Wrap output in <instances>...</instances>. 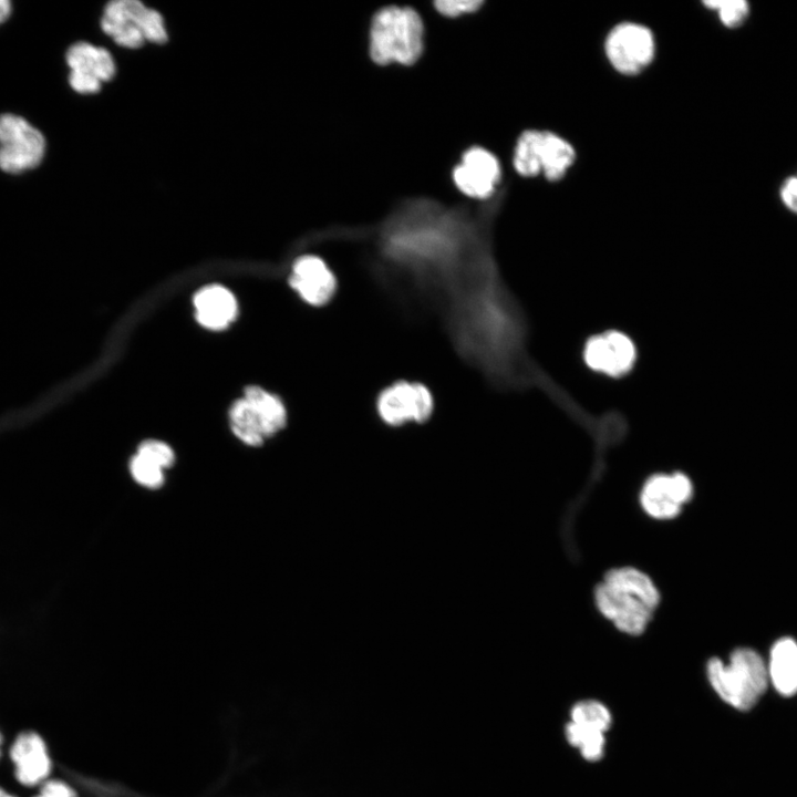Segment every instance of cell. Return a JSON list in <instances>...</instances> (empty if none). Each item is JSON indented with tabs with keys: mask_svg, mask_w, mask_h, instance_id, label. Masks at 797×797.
Segmentation results:
<instances>
[{
	"mask_svg": "<svg viewBox=\"0 0 797 797\" xmlns=\"http://www.w3.org/2000/svg\"><path fill=\"white\" fill-rule=\"evenodd\" d=\"M197 321L205 328H226L237 315V302L232 293L221 286H207L195 298Z\"/></svg>",
	"mask_w": 797,
	"mask_h": 797,
	"instance_id": "cell-15",
	"label": "cell"
},
{
	"mask_svg": "<svg viewBox=\"0 0 797 797\" xmlns=\"http://www.w3.org/2000/svg\"><path fill=\"white\" fill-rule=\"evenodd\" d=\"M704 4L716 10L722 23L726 27L739 25L748 13V3L744 0H710Z\"/></svg>",
	"mask_w": 797,
	"mask_h": 797,
	"instance_id": "cell-22",
	"label": "cell"
},
{
	"mask_svg": "<svg viewBox=\"0 0 797 797\" xmlns=\"http://www.w3.org/2000/svg\"><path fill=\"white\" fill-rule=\"evenodd\" d=\"M424 25L412 8L389 6L373 17L370 29V55L380 64L415 63L423 52Z\"/></svg>",
	"mask_w": 797,
	"mask_h": 797,
	"instance_id": "cell-3",
	"label": "cell"
},
{
	"mask_svg": "<svg viewBox=\"0 0 797 797\" xmlns=\"http://www.w3.org/2000/svg\"><path fill=\"white\" fill-rule=\"evenodd\" d=\"M66 62L71 69L70 85L82 94L96 93L102 82L111 80L115 73L111 53L87 42L71 45Z\"/></svg>",
	"mask_w": 797,
	"mask_h": 797,
	"instance_id": "cell-10",
	"label": "cell"
},
{
	"mask_svg": "<svg viewBox=\"0 0 797 797\" xmlns=\"http://www.w3.org/2000/svg\"><path fill=\"white\" fill-rule=\"evenodd\" d=\"M693 496L694 485L685 473H654L640 488L639 505L651 519L670 521L682 514Z\"/></svg>",
	"mask_w": 797,
	"mask_h": 797,
	"instance_id": "cell-7",
	"label": "cell"
},
{
	"mask_svg": "<svg viewBox=\"0 0 797 797\" xmlns=\"http://www.w3.org/2000/svg\"><path fill=\"white\" fill-rule=\"evenodd\" d=\"M541 131H525L518 138L514 151V167L518 174L526 177L541 174L539 163Z\"/></svg>",
	"mask_w": 797,
	"mask_h": 797,
	"instance_id": "cell-18",
	"label": "cell"
},
{
	"mask_svg": "<svg viewBox=\"0 0 797 797\" xmlns=\"http://www.w3.org/2000/svg\"><path fill=\"white\" fill-rule=\"evenodd\" d=\"M14 777L24 787H35L49 779L53 760L44 738L35 731L20 732L9 751Z\"/></svg>",
	"mask_w": 797,
	"mask_h": 797,
	"instance_id": "cell-12",
	"label": "cell"
},
{
	"mask_svg": "<svg viewBox=\"0 0 797 797\" xmlns=\"http://www.w3.org/2000/svg\"><path fill=\"white\" fill-rule=\"evenodd\" d=\"M130 472L133 479L145 488L157 489L165 482L164 469L137 454L130 460Z\"/></svg>",
	"mask_w": 797,
	"mask_h": 797,
	"instance_id": "cell-21",
	"label": "cell"
},
{
	"mask_svg": "<svg viewBox=\"0 0 797 797\" xmlns=\"http://www.w3.org/2000/svg\"><path fill=\"white\" fill-rule=\"evenodd\" d=\"M583 355L587 365L593 371L618 377L631 370L636 351L628 335L608 331L589 339Z\"/></svg>",
	"mask_w": 797,
	"mask_h": 797,
	"instance_id": "cell-13",
	"label": "cell"
},
{
	"mask_svg": "<svg viewBox=\"0 0 797 797\" xmlns=\"http://www.w3.org/2000/svg\"><path fill=\"white\" fill-rule=\"evenodd\" d=\"M229 417L231 429L241 442L259 446L283 428L287 412L276 395L259 386H248L245 396L231 405Z\"/></svg>",
	"mask_w": 797,
	"mask_h": 797,
	"instance_id": "cell-4",
	"label": "cell"
},
{
	"mask_svg": "<svg viewBox=\"0 0 797 797\" xmlns=\"http://www.w3.org/2000/svg\"><path fill=\"white\" fill-rule=\"evenodd\" d=\"M2 745H3V736H2V734H1V732H0V758H1V755H2V749H1Z\"/></svg>",
	"mask_w": 797,
	"mask_h": 797,
	"instance_id": "cell-29",
	"label": "cell"
},
{
	"mask_svg": "<svg viewBox=\"0 0 797 797\" xmlns=\"http://www.w3.org/2000/svg\"><path fill=\"white\" fill-rule=\"evenodd\" d=\"M604 52L614 70L625 75H634L653 61L654 35L643 24L622 22L608 33Z\"/></svg>",
	"mask_w": 797,
	"mask_h": 797,
	"instance_id": "cell-8",
	"label": "cell"
},
{
	"mask_svg": "<svg viewBox=\"0 0 797 797\" xmlns=\"http://www.w3.org/2000/svg\"><path fill=\"white\" fill-rule=\"evenodd\" d=\"M784 204L794 213H797V176L789 177L780 189Z\"/></svg>",
	"mask_w": 797,
	"mask_h": 797,
	"instance_id": "cell-26",
	"label": "cell"
},
{
	"mask_svg": "<svg viewBox=\"0 0 797 797\" xmlns=\"http://www.w3.org/2000/svg\"><path fill=\"white\" fill-rule=\"evenodd\" d=\"M136 454L162 469H167L175 463L173 449L167 444L155 439L142 442Z\"/></svg>",
	"mask_w": 797,
	"mask_h": 797,
	"instance_id": "cell-23",
	"label": "cell"
},
{
	"mask_svg": "<svg viewBox=\"0 0 797 797\" xmlns=\"http://www.w3.org/2000/svg\"><path fill=\"white\" fill-rule=\"evenodd\" d=\"M768 681L777 693L793 696L797 693V640L778 639L772 646L766 662Z\"/></svg>",
	"mask_w": 797,
	"mask_h": 797,
	"instance_id": "cell-16",
	"label": "cell"
},
{
	"mask_svg": "<svg viewBox=\"0 0 797 797\" xmlns=\"http://www.w3.org/2000/svg\"><path fill=\"white\" fill-rule=\"evenodd\" d=\"M0 797H15V796L11 795L7 790H4L2 787H0Z\"/></svg>",
	"mask_w": 797,
	"mask_h": 797,
	"instance_id": "cell-28",
	"label": "cell"
},
{
	"mask_svg": "<svg viewBox=\"0 0 797 797\" xmlns=\"http://www.w3.org/2000/svg\"><path fill=\"white\" fill-rule=\"evenodd\" d=\"M500 175L497 157L489 151L475 146L463 154L460 163L453 170V180L466 196L485 199L495 192Z\"/></svg>",
	"mask_w": 797,
	"mask_h": 797,
	"instance_id": "cell-11",
	"label": "cell"
},
{
	"mask_svg": "<svg viewBox=\"0 0 797 797\" xmlns=\"http://www.w3.org/2000/svg\"><path fill=\"white\" fill-rule=\"evenodd\" d=\"M483 3L480 0H439L434 7L442 15L453 18L477 11Z\"/></svg>",
	"mask_w": 797,
	"mask_h": 797,
	"instance_id": "cell-24",
	"label": "cell"
},
{
	"mask_svg": "<svg viewBox=\"0 0 797 797\" xmlns=\"http://www.w3.org/2000/svg\"><path fill=\"white\" fill-rule=\"evenodd\" d=\"M571 721L605 732L611 725V714L600 702L589 700L577 703L570 713Z\"/></svg>",
	"mask_w": 797,
	"mask_h": 797,
	"instance_id": "cell-20",
	"label": "cell"
},
{
	"mask_svg": "<svg viewBox=\"0 0 797 797\" xmlns=\"http://www.w3.org/2000/svg\"><path fill=\"white\" fill-rule=\"evenodd\" d=\"M706 674L717 695L739 711L754 707L769 684L766 661L757 651L747 646L735 649L728 662L711 658L706 664Z\"/></svg>",
	"mask_w": 797,
	"mask_h": 797,
	"instance_id": "cell-2",
	"label": "cell"
},
{
	"mask_svg": "<svg viewBox=\"0 0 797 797\" xmlns=\"http://www.w3.org/2000/svg\"><path fill=\"white\" fill-rule=\"evenodd\" d=\"M661 603V592L645 571L633 566L608 569L593 588L600 615L629 636L642 635Z\"/></svg>",
	"mask_w": 797,
	"mask_h": 797,
	"instance_id": "cell-1",
	"label": "cell"
},
{
	"mask_svg": "<svg viewBox=\"0 0 797 797\" xmlns=\"http://www.w3.org/2000/svg\"><path fill=\"white\" fill-rule=\"evenodd\" d=\"M102 30L117 44L136 49L145 41L164 43L167 33L159 12L138 0H114L105 6Z\"/></svg>",
	"mask_w": 797,
	"mask_h": 797,
	"instance_id": "cell-5",
	"label": "cell"
},
{
	"mask_svg": "<svg viewBox=\"0 0 797 797\" xmlns=\"http://www.w3.org/2000/svg\"><path fill=\"white\" fill-rule=\"evenodd\" d=\"M567 739L579 748L583 758L599 760L603 755L604 732L584 724L570 722L567 725Z\"/></svg>",
	"mask_w": 797,
	"mask_h": 797,
	"instance_id": "cell-19",
	"label": "cell"
},
{
	"mask_svg": "<svg viewBox=\"0 0 797 797\" xmlns=\"http://www.w3.org/2000/svg\"><path fill=\"white\" fill-rule=\"evenodd\" d=\"M576 159L572 145L556 133L541 131L539 163L541 174L550 182L562 178Z\"/></svg>",
	"mask_w": 797,
	"mask_h": 797,
	"instance_id": "cell-17",
	"label": "cell"
},
{
	"mask_svg": "<svg viewBox=\"0 0 797 797\" xmlns=\"http://www.w3.org/2000/svg\"><path fill=\"white\" fill-rule=\"evenodd\" d=\"M11 12V3L8 0H0V23L8 19Z\"/></svg>",
	"mask_w": 797,
	"mask_h": 797,
	"instance_id": "cell-27",
	"label": "cell"
},
{
	"mask_svg": "<svg viewBox=\"0 0 797 797\" xmlns=\"http://www.w3.org/2000/svg\"><path fill=\"white\" fill-rule=\"evenodd\" d=\"M381 420L393 426L423 423L434 411L431 391L422 383L398 381L385 387L376 400Z\"/></svg>",
	"mask_w": 797,
	"mask_h": 797,
	"instance_id": "cell-9",
	"label": "cell"
},
{
	"mask_svg": "<svg viewBox=\"0 0 797 797\" xmlns=\"http://www.w3.org/2000/svg\"><path fill=\"white\" fill-rule=\"evenodd\" d=\"M289 283L303 301L321 307L337 291V278L329 266L317 256H303L296 260Z\"/></svg>",
	"mask_w": 797,
	"mask_h": 797,
	"instance_id": "cell-14",
	"label": "cell"
},
{
	"mask_svg": "<svg viewBox=\"0 0 797 797\" xmlns=\"http://www.w3.org/2000/svg\"><path fill=\"white\" fill-rule=\"evenodd\" d=\"M45 139L27 120L13 114L0 115V168L20 174L37 167L44 156Z\"/></svg>",
	"mask_w": 797,
	"mask_h": 797,
	"instance_id": "cell-6",
	"label": "cell"
},
{
	"mask_svg": "<svg viewBox=\"0 0 797 797\" xmlns=\"http://www.w3.org/2000/svg\"><path fill=\"white\" fill-rule=\"evenodd\" d=\"M33 797H77V793L64 780L48 779L40 785L39 793Z\"/></svg>",
	"mask_w": 797,
	"mask_h": 797,
	"instance_id": "cell-25",
	"label": "cell"
}]
</instances>
